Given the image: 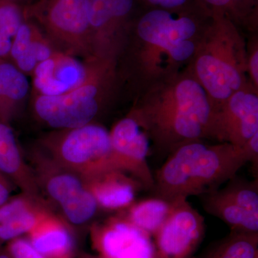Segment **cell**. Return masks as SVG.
Segmentation results:
<instances>
[{
    "mask_svg": "<svg viewBox=\"0 0 258 258\" xmlns=\"http://www.w3.org/2000/svg\"><path fill=\"white\" fill-rule=\"evenodd\" d=\"M247 159V163H252L254 171L257 169L258 157V132L252 136L250 139L241 148Z\"/></svg>",
    "mask_w": 258,
    "mask_h": 258,
    "instance_id": "29",
    "label": "cell"
},
{
    "mask_svg": "<svg viewBox=\"0 0 258 258\" xmlns=\"http://www.w3.org/2000/svg\"><path fill=\"white\" fill-rule=\"evenodd\" d=\"M109 134L120 169L138 180L144 189H154V176L147 161L149 144L138 121L132 117L123 118Z\"/></svg>",
    "mask_w": 258,
    "mask_h": 258,
    "instance_id": "8",
    "label": "cell"
},
{
    "mask_svg": "<svg viewBox=\"0 0 258 258\" xmlns=\"http://www.w3.org/2000/svg\"><path fill=\"white\" fill-rule=\"evenodd\" d=\"M25 237L47 258H76L79 253L74 227L55 212L44 217Z\"/></svg>",
    "mask_w": 258,
    "mask_h": 258,
    "instance_id": "11",
    "label": "cell"
},
{
    "mask_svg": "<svg viewBox=\"0 0 258 258\" xmlns=\"http://www.w3.org/2000/svg\"><path fill=\"white\" fill-rule=\"evenodd\" d=\"M195 51L193 42L189 40H184L176 44L169 50L171 57L174 60L182 61L189 58Z\"/></svg>",
    "mask_w": 258,
    "mask_h": 258,
    "instance_id": "28",
    "label": "cell"
},
{
    "mask_svg": "<svg viewBox=\"0 0 258 258\" xmlns=\"http://www.w3.org/2000/svg\"><path fill=\"white\" fill-rule=\"evenodd\" d=\"M93 249L106 258H159L154 238L119 213L90 226Z\"/></svg>",
    "mask_w": 258,
    "mask_h": 258,
    "instance_id": "6",
    "label": "cell"
},
{
    "mask_svg": "<svg viewBox=\"0 0 258 258\" xmlns=\"http://www.w3.org/2000/svg\"><path fill=\"white\" fill-rule=\"evenodd\" d=\"M37 145L61 165L85 179L111 170H120L110 134L92 123L57 129L39 139Z\"/></svg>",
    "mask_w": 258,
    "mask_h": 258,
    "instance_id": "3",
    "label": "cell"
},
{
    "mask_svg": "<svg viewBox=\"0 0 258 258\" xmlns=\"http://www.w3.org/2000/svg\"><path fill=\"white\" fill-rule=\"evenodd\" d=\"M256 258H258V257H256Z\"/></svg>",
    "mask_w": 258,
    "mask_h": 258,
    "instance_id": "37",
    "label": "cell"
},
{
    "mask_svg": "<svg viewBox=\"0 0 258 258\" xmlns=\"http://www.w3.org/2000/svg\"><path fill=\"white\" fill-rule=\"evenodd\" d=\"M197 71L205 88L217 99H227L241 86L235 68L212 55H203L197 62Z\"/></svg>",
    "mask_w": 258,
    "mask_h": 258,
    "instance_id": "17",
    "label": "cell"
},
{
    "mask_svg": "<svg viewBox=\"0 0 258 258\" xmlns=\"http://www.w3.org/2000/svg\"><path fill=\"white\" fill-rule=\"evenodd\" d=\"M205 234V218L183 198L153 238L159 258H191Z\"/></svg>",
    "mask_w": 258,
    "mask_h": 258,
    "instance_id": "7",
    "label": "cell"
},
{
    "mask_svg": "<svg viewBox=\"0 0 258 258\" xmlns=\"http://www.w3.org/2000/svg\"><path fill=\"white\" fill-rule=\"evenodd\" d=\"M113 20L128 14L133 6L134 0H104Z\"/></svg>",
    "mask_w": 258,
    "mask_h": 258,
    "instance_id": "27",
    "label": "cell"
},
{
    "mask_svg": "<svg viewBox=\"0 0 258 258\" xmlns=\"http://www.w3.org/2000/svg\"><path fill=\"white\" fill-rule=\"evenodd\" d=\"M128 173L111 170L86 179L90 191L101 210L121 211L136 201L143 186Z\"/></svg>",
    "mask_w": 258,
    "mask_h": 258,
    "instance_id": "12",
    "label": "cell"
},
{
    "mask_svg": "<svg viewBox=\"0 0 258 258\" xmlns=\"http://www.w3.org/2000/svg\"><path fill=\"white\" fill-rule=\"evenodd\" d=\"M203 208L230 227L231 232L258 233V215L223 198L217 190L202 195Z\"/></svg>",
    "mask_w": 258,
    "mask_h": 258,
    "instance_id": "18",
    "label": "cell"
},
{
    "mask_svg": "<svg viewBox=\"0 0 258 258\" xmlns=\"http://www.w3.org/2000/svg\"><path fill=\"white\" fill-rule=\"evenodd\" d=\"M91 62L90 59L83 62L79 57L55 51L32 72L33 96H58L77 87L87 78Z\"/></svg>",
    "mask_w": 258,
    "mask_h": 258,
    "instance_id": "9",
    "label": "cell"
},
{
    "mask_svg": "<svg viewBox=\"0 0 258 258\" xmlns=\"http://www.w3.org/2000/svg\"><path fill=\"white\" fill-rule=\"evenodd\" d=\"M24 16L35 22L57 50L89 57L93 43L85 0H33L24 5Z\"/></svg>",
    "mask_w": 258,
    "mask_h": 258,
    "instance_id": "4",
    "label": "cell"
},
{
    "mask_svg": "<svg viewBox=\"0 0 258 258\" xmlns=\"http://www.w3.org/2000/svg\"><path fill=\"white\" fill-rule=\"evenodd\" d=\"M8 1L15 2V3H20V4L21 3H27L26 5H28L29 3H32L33 0H8Z\"/></svg>",
    "mask_w": 258,
    "mask_h": 258,
    "instance_id": "36",
    "label": "cell"
},
{
    "mask_svg": "<svg viewBox=\"0 0 258 258\" xmlns=\"http://www.w3.org/2000/svg\"><path fill=\"white\" fill-rule=\"evenodd\" d=\"M0 171L10 178L22 192L45 200L19 144L11 125L0 118Z\"/></svg>",
    "mask_w": 258,
    "mask_h": 258,
    "instance_id": "13",
    "label": "cell"
},
{
    "mask_svg": "<svg viewBox=\"0 0 258 258\" xmlns=\"http://www.w3.org/2000/svg\"><path fill=\"white\" fill-rule=\"evenodd\" d=\"M176 201L170 202L155 197L134 202L119 211L131 223L154 237L169 216Z\"/></svg>",
    "mask_w": 258,
    "mask_h": 258,
    "instance_id": "19",
    "label": "cell"
},
{
    "mask_svg": "<svg viewBox=\"0 0 258 258\" xmlns=\"http://www.w3.org/2000/svg\"><path fill=\"white\" fill-rule=\"evenodd\" d=\"M227 131L232 145L242 148L258 132V98L252 94L237 92L229 104Z\"/></svg>",
    "mask_w": 258,
    "mask_h": 258,
    "instance_id": "16",
    "label": "cell"
},
{
    "mask_svg": "<svg viewBox=\"0 0 258 258\" xmlns=\"http://www.w3.org/2000/svg\"><path fill=\"white\" fill-rule=\"evenodd\" d=\"M0 258H13L5 246H0Z\"/></svg>",
    "mask_w": 258,
    "mask_h": 258,
    "instance_id": "34",
    "label": "cell"
},
{
    "mask_svg": "<svg viewBox=\"0 0 258 258\" xmlns=\"http://www.w3.org/2000/svg\"><path fill=\"white\" fill-rule=\"evenodd\" d=\"M27 161L42 196L70 225L89 224L101 209L86 179L61 165L37 145L28 149Z\"/></svg>",
    "mask_w": 258,
    "mask_h": 258,
    "instance_id": "2",
    "label": "cell"
},
{
    "mask_svg": "<svg viewBox=\"0 0 258 258\" xmlns=\"http://www.w3.org/2000/svg\"><path fill=\"white\" fill-rule=\"evenodd\" d=\"M247 161L241 148L184 144L171 153L154 176L156 197L174 202L219 189Z\"/></svg>",
    "mask_w": 258,
    "mask_h": 258,
    "instance_id": "1",
    "label": "cell"
},
{
    "mask_svg": "<svg viewBox=\"0 0 258 258\" xmlns=\"http://www.w3.org/2000/svg\"><path fill=\"white\" fill-rule=\"evenodd\" d=\"M76 258H106L102 257L99 254H91L89 253H86V252H79L78 254L77 257Z\"/></svg>",
    "mask_w": 258,
    "mask_h": 258,
    "instance_id": "33",
    "label": "cell"
},
{
    "mask_svg": "<svg viewBox=\"0 0 258 258\" xmlns=\"http://www.w3.org/2000/svg\"><path fill=\"white\" fill-rule=\"evenodd\" d=\"M217 190L223 198L258 215L257 179L248 181L235 175L226 182L224 187Z\"/></svg>",
    "mask_w": 258,
    "mask_h": 258,
    "instance_id": "24",
    "label": "cell"
},
{
    "mask_svg": "<svg viewBox=\"0 0 258 258\" xmlns=\"http://www.w3.org/2000/svg\"><path fill=\"white\" fill-rule=\"evenodd\" d=\"M33 22L25 19L13 38L10 61L25 75H32L38 64L32 42Z\"/></svg>",
    "mask_w": 258,
    "mask_h": 258,
    "instance_id": "22",
    "label": "cell"
},
{
    "mask_svg": "<svg viewBox=\"0 0 258 258\" xmlns=\"http://www.w3.org/2000/svg\"><path fill=\"white\" fill-rule=\"evenodd\" d=\"M86 13L91 38L93 40L101 35L113 21L104 0H85Z\"/></svg>",
    "mask_w": 258,
    "mask_h": 258,
    "instance_id": "25",
    "label": "cell"
},
{
    "mask_svg": "<svg viewBox=\"0 0 258 258\" xmlns=\"http://www.w3.org/2000/svg\"><path fill=\"white\" fill-rule=\"evenodd\" d=\"M176 110L198 120L207 129L211 123V109L201 86L192 80H185L176 88Z\"/></svg>",
    "mask_w": 258,
    "mask_h": 258,
    "instance_id": "20",
    "label": "cell"
},
{
    "mask_svg": "<svg viewBox=\"0 0 258 258\" xmlns=\"http://www.w3.org/2000/svg\"><path fill=\"white\" fill-rule=\"evenodd\" d=\"M30 91L26 75L10 60L0 59V118L12 125L23 111Z\"/></svg>",
    "mask_w": 258,
    "mask_h": 258,
    "instance_id": "15",
    "label": "cell"
},
{
    "mask_svg": "<svg viewBox=\"0 0 258 258\" xmlns=\"http://www.w3.org/2000/svg\"><path fill=\"white\" fill-rule=\"evenodd\" d=\"M208 3H211L212 5H218V6H222V5H227L230 0H207Z\"/></svg>",
    "mask_w": 258,
    "mask_h": 258,
    "instance_id": "35",
    "label": "cell"
},
{
    "mask_svg": "<svg viewBox=\"0 0 258 258\" xmlns=\"http://www.w3.org/2000/svg\"><path fill=\"white\" fill-rule=\"evenodd\" d=\"M251 71H252V76L254 81L257 83L258 81V52H256L252 56L251 60Z\"/></svg>",
    "mask_w": 258,
    "mask_h": 258,
    "instance_id": "32",
    "label": "cell"
},
{
    "mask_svg": "<svg viewBox=\"0 0 258 258\" xmlns=\"http://www.w3.org/2000/svg\"><path fill=\"white\" fill-rule=\"evenodd\" d=\"M16 189L18 187L14 182L0 171V207L11 198L12 194Z\"/></svg>",
    "mask_w": 258,
    "mask_h": 258,
    "instance_id": "30",
    "label": "cell"
},
{
    "mask_svg": "<svg viewBox=\"0 0 258 258\" xmlns=\"http://www.w3.org/2000/svg\"><path fill=\"white\" fill-rule=\"evenodd\" d=\"M99 76L92 66L74 89L58 96H33L32 111L37 120L53 130L83 126L93 123L99 113Z\"/></svg>",
    "mask_w": 258,
    "mask_h": 258,
    "instance_id": "5",
    "label": "cell"
},
{
    "mask_svg": "<svg viewBox=\"0 0 258 258\" xmlns=\"http://www.w3.org/2000/svg\"><path fill=\"white\" fill-rule=\"evenodd\" d=\"M55 212L50 204L20 192L0 207V246L25 236L49 214Z\"/></svg>",
    "mask_w": 258,
    "mask_h": 258,
    "instance_id": "10",
    "label": "cell"
},
{
    "mask_svg": "<svg viewBox=\"0 0 258 258\" xmlns=\"http://www.w3.org/2000/svg\"><path fill=\"white\" fill-rule=\"evenodd\" d=\"M24 20V5L0 0V59L10 60L12 42Z\"/></svg>",
    "mask_w": 258,
    "mask_h": 258,
    "instance_id": "23",
    "label": "cell"
},
{
    "mask_svg": "<svg viewBox=\"0 0 258 258\" xmlns=\"http://www.w3.org/2000/svg\"><path fill=\"white\" fill-rule=\"evenodd\" d=\"M153 4L161 5L164 8H174L184 4L186 0H149Z\"/></svg>",
    "mask_w": 258,
    "mask_h": 258,
    "instance_id": "31",
    "label": "cell"
},
{
    "mask_svg": "<svg viewBox=\"0 0 258 258\" xmlns=\"http://www.w3.org/2000/svg\"><path fill=\"white\" fill-rule=\"evenodd\" d=\"M258 257V233L231 232L209 251L205 258H256Z\"/></svg>",
    "mask_w": 258,
    "mask_h": 258,
    "instance_id": "21",
    "label": "cell"
},
{
    "mask_svg": "<svg viewBox=\"0 0 258 258\" xmlns=\"http://www.w3.org/2000/svg\"><path fill=\"white\" fill-rule=\"evenodd\" d=\"M196 26L187 18L173 20L169 13L155 10L139 22L138 32L144 40L169 51L176 44L193 36Z\"/></svg>",
    "mask_w": 258,
    "mask_h": 258,
    "instance_id": "14",
    "label": "cell"
},
{
    "mask_svg": "<svg viewBox=\"0 0 258 258\" xmlns=\"http://www.w3.org/2000/svg\"><path fill=\"white\" fill-rule=\"evenodd\" d=\"M5 247L13 258H47L37 252L25 236L10 241Z\"/></svg>",
    "mask_w": 258,
    "mask_h": 258,
    "instance_id": "26",
    "label": "cell"
}]
</instances>
